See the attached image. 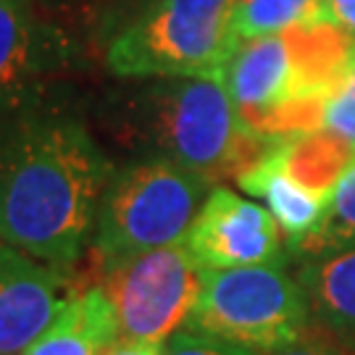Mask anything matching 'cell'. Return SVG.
Returning a JSON list of instances; mask_svg holds the SVG:
<instances>
[{"instance_id":"30bf717a","label":"cell","mask_w":355,"mask_h":355,"mask_svg":"<svg viewBox=\"0 0 355 355\" xmlns=\"http://www.w3.org/2000/svg\"><path fill=\"white\" fill-rule=\"evenodd\" d=\"M66 266L0 242V355H21L74 292Z\"/></svg>"},{"instance_id":"52a82bcc","label":"cell","mask_w":355,"mask_h":355,"mask_svg":"<svg viewBox=\"0 0 355 355\" xmlns=\"http://www.w3.org/2000/svg\"><path fill=\"white\" fill-rule=\"evenodd\" d=\"M205 266L184 242L155 248L98 274L116 311L119 340L166 345L187 327L203 290Z\"/></svg>"},{"instance_id":"7a4b0ae2","label":"cell","mask_w":355,"mask_h":355,"mask_svg":"<svg viewBox=\"0 0 355 355\" xmlns=\"http://www.w3.org/2000/svg\"><path fill=\"white\" fill-rule=\"evenodd\" d=\"M101 129L137 158H164L216 184L237 179L274 137L242 127L224 76L145 79L101 103Z\"/></svg>"},{"instance_id":"9c48e42d","label":"cell","mask_w":355,"mask_h":355,"mask_svg":"<svg viewBox=\"0 0 355 355\" xmlns=\"http://www.w3.org/2000/svg\"><path fill=\"white\" fill-rule=\"evenodd\" d=\"M205 268L284 266V234L263 205L214 187L184 237Z\"/></svg>"},{"instance_id":"d6986e66","label":"cell","mask_w":355,"mask_h":355,"mask_svg":"<svg viewBox=\"0 0 355 355\" xmlns=\"http://www.w3.org/2000/svg\"><path fill=\"white\" fill-rule=\"evenodd\" d=\"M105 355H166V345L135 343V340H116Z\"/></svg>"},{"instance_id":"5bb4252c","label":"cell","mask_w":355,"mask_h":355,"mask_svg":"<svg viewBox=\"0 0 355 355\" xmlns=\"http://www.w3.org/2000/svg\"><path fill=\"white\" fill-rule=\"evenodd\" d=\"M329 21L327 0H237L232 29L240 42Z\"/></svg>"},{"instance_id":"5b68a950","label":"cell","mask_w":355,"mask_h":355,"mask_svg":"<svg viewBox=\"0 0 355 355\" xmlns=\"http://www.w3.org/2000/svg\"><path fill=\"white\" fill-rule=\"evenodd\" d=\"M211 184L164 158L116 168L92 234L98 274L155 248L184 242Z\"/></svg>"},{"instance_id":"44dd1931","label":"cell","mask_w":355,"mask_h":355,"mask_svg":"<svg viewBox=\"0 0 355 355\" xmlns=\"http://www.w3.org/2000/svg\"><path fill=\"white\" fill-rule=\"evenodd\" d=\"M234 3H237V0H234Z\"/></svg>"},{"instance_id":"e0dca14e","label":"cell","mask_w":355,"mask_h":355,"mask_svg":"<svg viewBox=\"0 0 355 355\" xmlns=\"http://www.w3.org/2000/svg\"><path fill=\"white\" fill-rule=\"evenodd\" d=\"M271 355H355V347L337 343V340H331L329 334L311 327L297 343L287 345V347H282V350Z\"/></svg>"},{"instance_id":"8fae6325","label":"cell","mask_w":355,"mask_h":355,"mask_svg":"<svg viewBox=\"0 0 355 355\" xmlns=\"http://www.w3.org/2000/svg\"><path fill=\"white\" fill-rule=\"evenodd\" d=\"M274 140L268 142L263 155L237 177V184L248 195L261 198L266 203V211L279 224L284 242L292 250H300V245L321 227L324 214L329 208V198L308 190L292 177L274 150Z\"/></svg>"},{"instance_id":"2e32d148","label":"cell","mask_w":355,"mask_h":355,"mask_svg":"<svg viewBox=\"0 0 355 355\" xmlns=\"http://www.w3.org/2000/svg\"><path fill=\"white\" fill-rule=\"evenodd\" d=\"M166 355H261L255 350H248L242 345L218 340L211 334L195 329H179L168 343H166Z\"/></svg>"},{"instance_id":"7c38bea8","label":"cell","mask_w":355,"mask_h":355,"mask_svg":"<svg viewBox=\"0 0 355 355\" xmlns=\"http://www.w3.org/2000/svg\"><path fill=\"white\" fill-rule=\"evenodd\" d=\"M119 340L116 311L101 284L74 290L21 355H105Z\"/></svg>"},{"instance_id":"6da1fadb","label":"cell","mask_w":355,"mask_h":355,"mask_svg":"<svg viewBox=\"0 0 355 355\" xmlns=\"http://www.w3.org/2000/svg\"><path fill=\"white\" fill-rule=\"evenodd\" d=\"M114 174L98 137L64 105L0 121V242L71 268Z\"/></svg>"},{"instance_id":"ac0fdd59","label":"cell","mask_w":355,"mask_h":355,"mask_svg":"<svg viewBox=\"0 0 355 355\" xmlns=\"http://www.w3.org/2000/svg\"><path fill=\"white\" fill-rule=\"evenodd\" d=\"M327 16L355 42V0H327Z\"/></svg>"},{"instance_id":"8992f818","label":"cell","mask_w":355,"mask_h":355,"mask_svg":"<svg viewBox=\"0 0 355 355\" xmlns=\"http://www.w3.org/2000/svg\"><path fill=\"white\" fill-rule=\"evenodd\" d=\"M184 329L271 355L311 329V311L300 282L284 266L205 268Z\"/></svg>"},{"instance_id":"ba28073f","label":"cell","mask_w":355,"mask_h":355,"mask_svg":"<svg viewBox=\"0 0 355 355\" xmlns=\"http://www.w3.org/2000/svg\"><path fill=\"white\" fill-rule=\"evenodd\" d=\"M76 55L71 37L37 16L29 0H0V121L61 105Z\"/></svg>"},{"instance_id":"4fadbf2b","label":"cell","mask_w":355,"mask_h":355,"mask_svg":"<svg viewBox=\"0 0 355 355\" xmlns=\"http://www.w3.org/2000/svg\"><path fill=\"white\" fill-rule=\"evenodd\" d=\"M297 282L308 300L311 327L355 347V248L311 258Z\"/></svg>"},{"instance_id":"ffe728a7","label":"cell","mask_w":355,"mask_h":355,"mask_svg":"<svg viewBox=\"0 0 355 355\" xmlns=\"http://www.w3.org/2000/svg\"><path fill=\"white\" fill-rule=\"evenodd\" d=\"M347 74H350V79H353V85H355V42H353V55H350V64H347Z\"/></svg>"},{"instance_id":"277c9868","label":"cell","mask_w":355,"mask_h":355,"mask_svg":"<svg viewBox=\"0 0 355 355\" xmlns=\"http://www.w3.org/2000/svg\"><path fill=\"white\" fill-rule=\"evenodd\" d=\"M234 0H148L114 35L105 66L127 82L224 76L240 40Z\"/></svg>"},{"instance_id":"9a60e30c","label":"cell","mask_w":355,"mask_h":355,"mask_svg":"<svg viewBox=\"0 0 355 355\" xmlns=\"http://www.w3.org/2000/svg\"><path fill=\"white\" fill-rule=\"evenodd\" d=\"M355 248V161L334 184L321 227L300 245V253L324 258Z\"/></svg>"},{"instance_id":"3957f363","label":"cell","mask_w":355,"mask_h":355,"mask_svg":"<svg viewBox=\"0 0 355 355\" xmlns=\"http://www.w3.org/2000/svg\"><path fill=\"white\" fill-rule=\"evenodd\" d=\"M350 55L353 40L331 21L240 42L224 79L242 127L261 137L321 129L324 103Z\"/></svg>"}]
</instances>
